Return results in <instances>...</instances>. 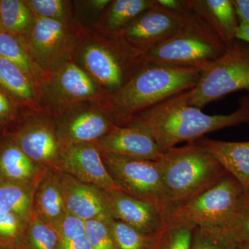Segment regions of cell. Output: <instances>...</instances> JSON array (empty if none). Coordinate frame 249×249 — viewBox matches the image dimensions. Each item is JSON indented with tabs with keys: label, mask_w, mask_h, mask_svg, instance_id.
<instances>
[{
	"label": "cell",
	"mask_w": 249,
	"mask_h": 249,
	"mask_svg": "<svg viewBox=\"0 0 249 249\" xmlns=\"http://www.w3.org/2000/svg\"><path fill=\"white\" fill-rule=\"evenodd\" d=\"M202 70L143 62L133 76L108 98L116 125L132 124L142 114L194 88Z\"/></svg>",
	"instance_id": "cell-1"
},
{
	"label": "cell",
	"mask_w": 249,
	"mask_h": 249,
	"mask_svg": "<svg viewBox=\"0 0 249 249\" xmlns=\"http://www.w3.org/2000/svg\"><path fill=\"white\" fill-rule=\"evenodd\" d=\"M133 123L145 126L164 152L180 142H196L210 132L249 124V96L241 98L239 107L231 114L208 115L200 108L187 105L179 94L142 114Z\"/></svg>",
	"instance_id": "cell-2"
},
{
	"label": "cell",
	"mask_w": 249,
	"mask_h": 249,
	"mask_svg": "<svg viewBox=\"0 0 249 249\" xmlns=\"http://www.w3.org/2000/svg\"><path fill=\"white\" fill-rule=\"evenodd\" d=\"M157 161L170 212L213 186L228 174L213 156L196 142L169 149Z\"/></svg>",
	"instance_id": "cell-3"
},
{
	"label": "cell",
	"mask_w": 249,
	"mask_h": 249,
	"mask_svg": "<svg viewBox=\"0 0 249 249\" xmlns=\"http://www.w3.org/2000/svg\"><path fill=\"white\" fill-rule=\"evenodd\" d=\"M186 25L178 34L143 56V62L204 70L227 52L226 45L211 27L188 11Z\"/></svg>",
	"instance_id": "cell-4"
},
{
	"label": "cell",
	"mask_w": 249,
	"mask_h": 249,
	"mask_svg": "<svg viewBox=\"0 0 249 249\" xmlns=\"http://www.w3.org/2000/svg\"><path fill=\"white\" fill-rule=\"evenodd\" d=\"M82 68L107 94L121 89L143 63V56L117 36L103 34L78 50Z\"/></svg>",
	"instance_id": "cell-5"
},
{
	"label": "cell",
	"mask_w": 249,
	"mask_h": 249,
	"mask_svg": "<svg viewBox=\"0 0 249 249\" xmlns=\"http://www.w3.org/2000/svg\"><path fill=\"white\" fill-rule=\"evenodd\" d=\"M247 194V190L228 173L213 186L168 214L196 227L226 232L240 212Z\"/></svg>",
	"instance_id": "cell-6"
},
{
	"label": "cell",
	"mask_w": 249,
	"mask_h": 249,
	"mask_svg": "<svg viewBox=\"0 0 249 249\" xmlns=\"http://www.w3.org/2000/svg\"><path fill=\"white\" fill-rule=\"evenodd\" d=\"M249 91V44L235 40L226 53L201 72L197 84L181 93L188 106L202 108L230 93Z\"/></svg>",
	"instance_id": "cell-7"
},
{
	"label": "cell",
	"mask_w": 249,
	"mask_h": 249,
	"mask_svg": "<svg viewBox=\"0 0 249 249\" xmlns=\"http://www.w3.org/2000/svg\"><path fill=\"white\" fill-rule=\"evenodd\" d=\"M43 98L59 111L83 103H107V94L71 57L44 73L38 88Z\"/></svg>",
	"instance_id": "cell-8"
},
{
	"label": "cell",
	"mask_w": 249,
	"mask_h": 249,
	"mask_svg": "<svg viewBox=\"0 0 249 249\" xmlns=\"http://www.w3.org/2000/svg\"><path fill=\"white\" fill-rule=\"evenodd\" d=\"M111 178L129 196L156 205L170 212L158 161L137 160L101 152Z\"/></svg>",
	"instance_id": "cell-9"
},
{
	"label": "cell",
	"mask_w": 249,
	"mask_h": 249,
	"mask_svg": "<svg viewBox=\"0 0 249 249\" xmlns=\"http://www.w3.org/2000/svg\"><path fill=\"white\" fill-rule=\"evenodd\" d=\"M188 11L175 12L155 4L116 35L134 52L144 56L169 40L186 25Z\"/></svg>",
	"instance_id": "cell-10"
},
{
	"label": "cell",
	"mask_w": 249,
	"mask_h": 249,
	"mask_svg": "<svg viewBox=\"0 0 249 249\" xmlns=\"http://www.w3.org/2000/svg\"><path fill=\"white\" fill-rule=\"evenodd\" d=\"M61 147L96 142L116 125L107 103H83L59 111Z\"/></svg>",
	"instance_id": "cell-11"
},
{
	"label": "cell",
	"mask_w": 249,
	"mask_h": 249,
	"mask_svg": "<svg viewBox=\"0 0 249 249\" xmlns=\"http://www.w3.org/2000/svg\"><path fill=\"white\" fill-rule=\"evenodd\" d=\"M36 65L44 73L71 57L74 38L67 21L36 18L22 37Z\"/></svg>",
	"instance_id": "cell-12"
},
{
	"label": "cell",
	"mask_w": 249,
	"mask_h": 249,
	"mask_svg": "<svg viewBox=\"0 0 249 249\" xmlns=\"http://www.w3.org/2000/svg\"><path fill=\"white\" fill-rule=\"evenodd\" d=\"M59 165L63 173L107 193L121 191L111 178L95 142L62 147Z\"/></svg>",
	"instance_id": "cell-13"
},
{
	"label": "cell",
	"mask_w": 249,
	"mask_h": 249,
	"mask_svg": "<svg viewBox=\"0 0 249 249\" xmlns=\"http://www.w3.org/2000/svg\"><path fill=\"white\" fill-rule=\"evenodd\" d=\"M95 143L101 152L127 158L157 161L163 155L150 130L139 123L115 125Z\"/></svg>",
	"instance_id": "cell-14"
},
{
	"label": "cell",
	"mask_w": 249,
	"mask_h": 249,
	"mask_svg": "<svg viewBox=\"0 0 249 249\" xmlns=\"http://www.w3.org/2000/svg\"><path fill=\"white\" fill-rule=\"evenodd\" d=\"M58 175L67 213L85 222L95 219H113L107 192L80 181L63 172Z\"/></svg>",
	"instance_id": "cell-15"
},
{
	"label": "cell",
	"mask_w": 249,
	"mask_h": 249,
	"mask_svg": "<svg viewBox=\"0 0 249 249\" xmlns=\"http://www.w3.org/2000/svg\"><path fill=\"white\" fill-rule=\"evenodd\" d=\"M107 198L113 219L152 237H157L164 227L168 214L156 205L122 191L107 193Z\"/></svg>",
	"instance_id": "cell-16"
},
{
	"label": "cell",
	"mask_w": 249,
	"mask_h": 249,
	"mask_svg": "<svg viewBox=\"0 0 249 249\" xmlns=\"http://www.w3.org/2000/svg\"><path fill=\"white\" fill-rule=\"evenodd\" d=\"M14 142L37 165L59 164L61 145L56 130L47 121L28 123L16 134Z\"/></svg>",
	"instance_id": "cell-17"
},
{
	"label": "cell",
	"mask_w": 249,
	"mask_h": 249,
	"mask_svg": "<svg viewBox=\"0 0 249 249\" xmlns=\"http://www.w3.org/2000/svg\"><path fill=\"white\" fill-rule=\"evenodd\" d=\"M185 9L206 22L226 44L236 40L239 21L232 0H183Z\"/></svg>",
	"instance_id": "cell-18"
},
{
	"label": "cell",
	"mask_w": 249,
	"mask_h": 249,
	"mask_svg": "<svg viewBox=\"0 0 249 249\" xmlns=\"http://www.w3.org/2000/svg\"><path fill=\"white\" fill-rule=\"evenodd\" d=\"M196 142L249 191V142H222L202 137Z\"/></svg>",
	"instance_id": "cell-19"
},
{
	"label": "cell",
	"mask_w": 249,
	"mask_h": 249,
	"mask_svg": "<svg viewBox=\"0 0 249 249\" xmlns=\"http://www.w3.org/2000/svg\"><path fill=\"white\" fill-rule=\"evenodd\" d=\"M67 213L59 175L53 173L42 175L34 196V214L55 228Z\"/></svg>",
	"instance_id": "cell-20"
},
{
	"label": "cell",
	"mask_w": 249,
	"mask_h": 249,
	"mask_svg": "<svg viewBox=\"0 0 249 249\" xmlns=\"http://www.w3.org/2000/svg\"><path fill=\"white\" fill-rule=\"evenodd\" d=\"M155 0H114L101 14L98 27L103 34L116 35L150 9Z\"/></svg>",
	"instance_id": "cell-21"
},
{
	"label": "cell",
	"mask_w": 249,
	"mask_h": 249,
	"mask_svg": "<svg viewBox=\"0 0 249 249\" xmlns=\"http://www.w3.org/2000/svg\"><path fill=\"white\" fill-rule=\"evenodd\" d=\"M0 88L19 104L35 107L40 102L34 82L19 67L0 57Z\"/></svg>",
	"instance_id": "cell-22"
},
{
	"label": "cell",
	"mask_w": 249,
	"mask_h": 249,
	"mask_svg": "<svg viewBox=\"0 0 249 249\" xmlns=\"http://www.w3.org/2000/svg\"><path fill=\"white\" fill-rule=\"evenodd\" d=\"M39 165L31 160L14 142L0 147V175L3 179L30 184L40 175Z\"/></svg>",
	"instance_id": "cell-23"
},
{
	"label": "cell",
	"mask_w": 249,
	"mask_h": 249,
	"mask_svg": "<svg viewBox=\"0 0 249 249\" xmlns=\"http://www.w3.org/2000/svg\"><path fill=\"white\" fill-rule=\"evenodd\" d=\"M34 196L30 184L3 179L0 181V210L28 223L34 215Z\"/></svg>",
	"instance_id": "cell-24"
},
{
	"label": "cell",
	"mask_w": 249,
	"mask_h": 249,
	"mask_svg": "<svg viewBox=\"0 0 249 249\" xmlns=\"http://www.w3.org/2000/svg\"><path fill=\"white\" fill-rule=\"evenodd\" d=\"M0 57L19 67L38 88L43 73L33 60L22 37L0 31Z\"/></svg>",
	"instance_id": "cell-25"
},
{
	"label": "cell",
	"mask_w": 249,
	"mask_h": 249,
	"mask_svg": "<svg viewBox=\"0 0 249 249\" xmlns=\"http://www.w3.org/2000/svg\"><path fill=\"white\" fill-rule=\"evenodd\" d=\"M0 17L3 31L22 37L35 19L25 1L21 0H0Z\"/></svg>",
	"instance_id": "cell-26"
},
{
	"label": "cell",
	"mask_w": 249,
	"mask_h": 249,
	"mask_svg": "<svg viewBox=\"0 0 249 249\" xmlns=\"http://www.w3.org/2000/svg\"><path fill=\"white\" fill-rule=\"evenodd\" d=\"M196 227L168 214L164 227L156 237L151 249H191Z\"/></svg>",
	"instance_id": "cell-27"
},
{
	"label": "cell",
	"mask_w": 249,
	"mask_h": 249,
	"mask_svg": "<svg viewBox=\"0 0 249 249\" xmlns=\"http://www.w3.org/2000/svg\"><path fill=\"white\" fill-rule=\"evenodd\" d=\"M109 227L119 249H151L156 237L147 235L116 219L109 220Z\"/></svg>",
	"instance_id": "cell-28"
},
{
	"label": "cell",
	"mask_w": 249,
	"mask_h": 249,
	"mask_svg": "<svg viewBox=\"0 0 249 249\" xmlns=\"http://www.w3.org/2000/svg\"><path fill=\"white\" fill-rule=\"evenodd\" d=\"M28 223V237L31 249H58V232L53 226L35 214Z\"/></svg>",
	"instance_id": "cell-29"
},
{
	"label": "cell",
	"mask_w": 249,
	"mask_h": 249,
	"mask_svg": "<svg viewBox=\"0 0 249 249\" xmlns=\"http://www.w3.org/2000/svg\"><path fill=\"white\" fill-rule=\"evenodd\" d=\"M236 244L219 229L196 227L191 249H234Z\"/></svg>",
	"instance_id": "cell-30"
},
{
	"label": "cell",
	"mask_w": 249,
	"mask_h": 249,
	"mask_svg": "<svg viewBox=\"0 0 249 249\" xmlns=\"http://www.w3.org/2000/svg\"><path fill=\"white\" fill-rule=\"evenodd\" d=\"M109 220L95 219L85 222V237L93 249H119L109 227Z\"/></svg>",
	"instance_id": "cell-31"
},
{
	"label": "cell",
	"mask_w": 249,
	"mask_h": 249,
	"mask_svg": "<svg viewBox=\"0 0 249 249\" xmlns=\"http://www.w3.org/2000/svg\"><path fill=\"white\" fill-rule=\"evenodd\" d=\"M26 4L36 18L68 20L69 1L63 0H26Z\"/></svg>",
	"instance_id": "cell-32"
},
{
	"label": "cell",
	"mask_w": 249,
	"mask_h": 249,
	"mask_svg": "<svg viewBox=\"0 0 249 249\" xmlns=\"http://www.w3.org/2000/svg\"><path fill=\"white\" fill-rule=\"evenodd\" d=\"M225 232L235 244L249 243V191L235 221Z\"/></svg>",
	"instance_id": "cell-33"
},
{
	"label": "cell",
	"mask_w": 249,
	"mask_h": 249,
	"mask_svg": "<svg viewBox=\"0 0 249 249\" xmlns=\"http://www.w3.org/2000/svg\"><path fill=\"white\" fill-rule=\"evenodd\" d=\"M58 232L59 242L73 240L85 234V222L69 213L55 227Z\"/></svg>",
	"instance_id": "cell-34"
},
{
	"label": "cell",
	"mask_w": 249,
	"mask_h": 249,
	"mask_svg": "<svg viewBox=\"0 0 249 249\" xmlns=\"http://www.w3.org/2000/svg\"><path fill=\"white\" fill-rule=\"evenodd\" d=\"M26 224L15 214L0 210V239L11 240L18 238Z\"/></svg>",
	"instance_id": "cell-35"
},
{
	"label": "cell",
	"mask_w": 249,
	"mask_h": 249,
	"mask_svg": "<svg viewBox=\"0 0 249 249\" xmlns=\"http://www.w3.org/2000/svg\"><path fill=\"white\" fill-rule=\"evenodd\" d=\"M18 104L16 100L0 88V124L9 122L14 119Z\"/></svg>",
	"instance_id": "cell-36"
},
{
	"label": "cell",
	"mask_w": 249,
	"mask_h": 249,
	"mask_svg": "<svg viewBox=\"0 0 249 249\" xmlns=\"http://www.w3.org/2000/svg\"><path fill=\"white\" fill-rule=\"evenodd\" d=\"M58 249H93L85 235L73 240L59 242Z\"/></svg>",
	"instance_id": "cell-37"
},
{
	"label": "cell",
	"mask_w": 249,
	"mask_h": 249,
	"mask_svg": "<svg viewBox=\"0 0 249 249\" xmlns=\"http://www.w3.org/2000/svg\"><path fill=\"white\" fill-rule=\"evenodd\" d=\"M239 22L249 24V0H232Z\"/></svg>",
	"instance_id": "cell-38"
},
{
	"label": "cell",
	"mask_w": 249,
	"mask_h": 249,
	"mask_svg": "<svg viewBox=\"0 0 249 249\" xmlns=\"http://www.w3.org/2000/svg\"><path fill=\"white\" fill-rule=\"evenodd\" d=\"M82 3H83L86 6V8L89 9L91 12L103 14L110 4L111 1L110 0H90V1H83Z\"/></svg>",
	"instance_id": "cell-39"
},
{
	"label": "cell",
	"mask_w": 249,
	"mask_h": 249,
	"mask_svg": "<svg viewBox=\"0 0 249 249\" xmlns=\"http://www.w3.org/2000/svg\"><path fill=\"white\" fill-rule=\"evenodd\" d=\"M157 4L161 7L175 12H183L185 11L182 0H156Z\"/></svg>",
	"instance_id": "cell-40"
},
{
	"label": "cell",
	"mask_w": 249,
	"mask_h": 249,
	"mask_svg": "<svg viewBox=\"0 0 249 249\" xmlns=\"http://www.w3.org/2000/svg\"><path fill=\"white\" fill-rule=\"evenodd\" d=\"M235 38L236 40L242 41V42L249 44V24L244 22H239Z\"/></svg>",
	"instance_id": "cell-41"
},
{
	"label": "cell",
	"mask_w": 249,
	"mask_h": 249,
	"mask_svg": "<svg viewBox=\"0 0 249 249\" xmlns=\"http://www.w3.org/2000/svg\"><path fill=\"white\" fill-rule=\"evenodd\" d=\"M234 249H249V243L236 244Z\"/></svg>",
	"instance_id": "cell-42"
},
{
	"label": "cell",
	"mask_w": 249,
	"mask_h": 249,
	"mask_svg": "<svg viewBox=\"0 0 249 249\" xmlns=\"http://www.w3.org/2000/svg\"><path fill=\"white\" fill-rule=\"evenodd\" d=\"M0 31H2V27H1V17H0Z\"/></svg>",
	"instance_id": "cell-43"
}]
</instances>
